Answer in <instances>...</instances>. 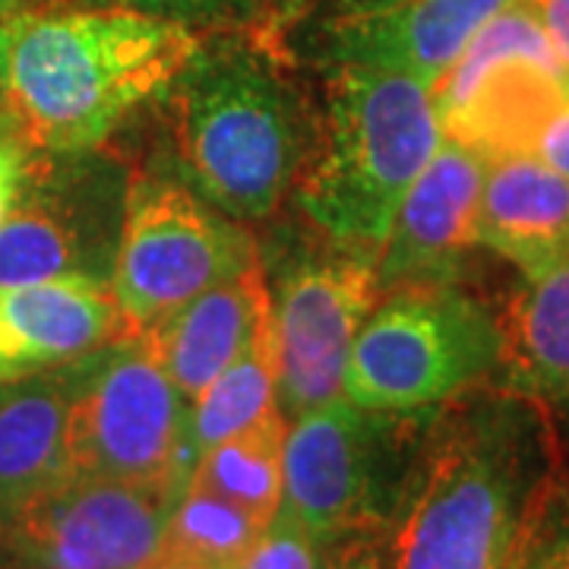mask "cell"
<instances>
[{
    "label": "cell",
    "instance_id": "1",
    "mask_svg": "<svg viewBox=\"0 0 569 569\" xmlns=\"http://www.w3.org/2000/svg\"><path fill=\"white\" fill-rule=\"evenodd\" d=\"M563 478L550 408L500 383L468 389L427 415L380 538V567L512 569Z\"/></svg>",
    "mask_w": 569,
    "mask_h": 569
},
{
    "label": "cell",
    "instance_id": "2",
    "mask_svg": "<svg viewBox=\"0 0 569 569\" xmlns=\"http://www.w3.org/2000/svg\"><path fill=\"white\" fill-rule=\"evenodd\" d=\"M295 63L276 29L228 26L162 89L183 174L234 222L276 216L310 162L320 111Z\"/></svg>",
    "mask_w": 569,
    "mask_h": 569
},
{
    "label": "cell",
    "instance_id": "3",
    "mask_svg": "<svg viewBox=\"0 0 569 569\" xmlns=\"http://www.w3.org/2000/svg\"><path fill=\"white\" fill-rule=\"evenodd\" d=\"M203 32L123 7H29L0 20L7 118L39 152L104 142L162 96Z\"/></svg>",
    "mask_w": 569,
    "mask_h": 569
},
{
    "label": "cell",
    "instance_id": "4",
    "mask_svg": "<svg viewBox=\"0 0 569 569\" xmlns=\"http://www.w3.org/2000/svg\"><path fill=\"white\" fill-rule=\"evenodd\" d=\"M326 73L317 142L295 200L326 241L380 257L392 219L447 140L425 82L373 67Z\"/></svg>",
    "mask_w": 569,
    "mask_h": 569
},
{
    "label": "cell",
    "instance_id": "5",
    "mask_svg": "<svg viewBox=\"0 0 569 569\" xmlns=\"http://www.w3.org/2000/svg\"><path fill=\"white\" fill-rule=\"evenodd\" d=\"M500 323L462 282L383 291L346 367L348 402L373 411H427L497 383Z\"/></svg>",
    "mask_w": 569,
    "mask_h": 569
},
{
    "label": "cell",
    "instance_id": "6",
    "mask_svg": "<svg viewBox=\"0 0 569 569\" xmlns=\"http://www.w3.org/2000/svg\"><path fill=\"white\" fill-rule=\"evenodd\" d=\"M430 411H373L342 396L298 415L284 437L279 509L326 548L383 538Z\"/></svg>",
    "mask_w": 569,
    "mask_h": 569
},
{
    "label": "cell",
    "instance_id": "7",
    "mask_svg": "<svg viewBox=\"0 0 569 569\" xmlns=\"http://www.w3.org/2000/svg\"><path fill=\"white\" fill-rule=\"evenodd\" d=\"M187 406L140 336L77 361L70 402L73 475L183 490L197 462Z\"/></svg>",
    "mask_w": 569,
    "mask_h": 569
},
{
    "label": "cell",
    "instance_id": "8",
    "mask_svg": "<svg viewBox=\"0 0 569 569\" xmlns=\"http://www.w3.org/2000/svg\"><path fill=\"white\" fill-rule=\"evenodd\" d=\"M260 263L253 238L197 190L174 181L130 183L111 291L130 336H140L212 284Z\"/></svg>",
    "mask_w": 569,
    "mask_h": 569
},
{
    "label": "cell",
    "instance_id": "9",
    "mask_svg": "<svg viewBox=\"0 0 569 569\" xmlns=\"http://www.w3.org/2000/svg\"><path fill=\"white\" fill-rule=\"evenodd\" d=\"M567 89L569 67L538 13L526 0H516L478 29L430 92L443 133L478 149L485 159H497L531 156Z\"/></svg>",
    "mask_w": 569,
    "mask_h": 569
},
{
    "label": "cell",
    "instance_id": "10",
    "mask_svg": "<svg viewBox=\"0 0 569 569\" xmlns=\"http://www.w3.org/2000/svg\"><path fill=\"white\" fill-rule=\"evenodd\" d=\"M380 295L377 260L326 238L320 250L284 269L272 291L276 402L284 418L342 399L351 348Z\"/></svg>",
    "mask_w": 569,
    "mask_h": 569
},
{
    "label": "cell",
    "instance_id": "11",
    "mask_svg": "<svg viewBox=\"0 0 569 569\" xmlns=\"http://www.w3.org/2000/svg\"><path fill=\"white\" fill-rule=\"evenodd\" d=\"M183 490L70 475L0 526V569H142Z\"/></svg>",
    "mask_w": 569,
    "mask_h": 569
},
{
    "label": "cell",
    "instance_id": "12",
    "mask_svg": "<svg viewBox=\"0 0 569 569\" xmlns=\"http://www.w3.org/2000/svg\"><path fill=\"white\" fill-rule=\"evenodd\" d=\"M516 0H313L279 32H301L310 61L406 73L433 89L478 29Z\"/></svg>",
    "mask_w": 569,
    "mask_h": 569
},
{
    "label": "cell",
    "instance_id": "13",
    "mask_svg": "<svg viewBox=\"0 0 569 569\" xmlns=\"http://www.w3.org/2000/svg\"><path fill=\"white\" fill-rule=\"evenodd\" d=\"M488 159L466 142L447 140L408 187L377 257L380 291L425 282H459L475 244V212Z\"/></svg>",
    "mask_w": 569,
    "mask_h": 569
},
{
    "label": "cell",
    "instance_id": "14",
    "mask_svg": "<svg viewBox=\"0 0 569 569\" xmlns=\"http://www.w3.org/2000/svg\"><path fill=\"white\" fill-rule=\"evenodd\" d=\"M121 339L133 336L99 276L0 288V383L61 370Z\"/></svg>",
    "mask_w": 569,
    "mask_h": 569
},
{
    "label": "cell",
    "instance_id": "15",
    "mask_svg": "<svg viewBox=\"0 0 569 569\" xmlns=\"http://www.w3.org/2000/svg\"><path fill=\"white\" fill-rule=\"evenodd\" d=\"M269 317L272 291L263 263H257L171 310L140 332V339L183 399L193 402L224 367L241 358Z\"/></svg>",
    "mask_w": 569,
    "mask_h": 569
},
{
    "label": "cell",
    "instance_id": "16",
    "mask_svg": "<svg viewBox=\"0 0 569 569\" xmlns=\"http://www.w3.org/2000/svg\"><path fill=\"white\" fill-rule=\"evenodd\" d=\"M475 244L522 276L569 260V181L538 156L488 159L475 212Z\"/></svg>",
    "mask_w": 569,
    "mask_h": 569
},
{
    "label": "cell",
    "instance_id": "17",
    "mask_svg": "<svg viewBox=\"0 0 569 569\" xmlns=\"http://www.w3.org/2000/svg\"><path fill=\"white\" fill-rule=\"evenodd\" d=\"M77 361L0 383V526L73 475L70 402Z\"/></svg>",
    "mask_w": 569,
    "mask_h": 569
},
{
    "label": "cell",
    "instance_id": "18",
    "mask_svg": "<svg viewBox=\"0 0 569 569\" xmlns=\"http://www.w3.org/2000/svg\"><path fill=\"white\" fill-rule=\"evenodd\" d=\"M500 323L497 383L569 415V260L522 276Z\"/></svg>",
    "mask_w": 569,
    "mask_h": 569
},
{
    "label": "cell",
    "instance_id": "19",
    "mask_svg": "<svg viewBox=\"0 0 569 569\" xmlns=\"http://www.w3.org/2000/svg\"><path fill=\"white\" fill-rule=\"evenodd\" d=\"M284 437L288 418L272 408L260 421L206 449L193 462L190 485L212 490L269 522L282 507Z\"/></svg>",
    "mask_w": 569,
    "mask_h": 569
},
{
    "label": "cell",
    "instance_id": "20",
    "mask_svg": "<svg viewBox=\"0 0 569 569\" xmlns=\"http://www.w3.org/2000/svg\"><path fill=\"white\" fill-rule=\"evenodd\" d=\"M279 392V355L272 336V317L253 336V342L224 367L222 373L190 402V449L200 459L206 449L234 437L272 408Z\"/></svg>",
    "mask_w": 569,
    "mask_h": 569
},
{
    "label": "cell",
    "instance_id": "21",
    "mask_svg": "<svg viewBox=\"0 0 569 569\" xmlns=\"http://www.w3.org/2000/svg\"><path fill=\"white\" fill-rule=\"evenodd\" d=\"M63 276H92L86 269L82 234L61 203L41 193L36 178L22 203L0 224V288Z\"/></svg>",
    "mask_w": 569,
    "mask_h": 569
},
{
    "label": "cell",
    "instance_id": "22",
    "mask_svg": "<svg viewBox=\"0 0 569 569\" xmlns=\"http://www.w3.org/2000/svg\"><path fill=\"white\" fill-rule=\"evenodd\" d=\"M269 522L187 481L164 526V550L190 557L209 569H228L253 548Z\"/></svg>",
    "mask_w": 569,
    "mask_h": 569
},
{
    "label": "cell",
    "instance_id": "23",
    "mask_svg": "<svg viewBox=\"0 0 569 569\" xmlns=\"http://www.w3.org/2000/svg\"><path fill=\"white\" fill-rule=\"evenodd\" d=\"M320 548L323 545L313 541L310 531L279 509L263 535L253 541V548L228 569H326Z\"/></svg>",
    "mask_w": 569,
    "mask_h": 569
},
{
    "label": "cell",
    "instance_id": "24",
    "mask_svg": "<svg viewBox=\"0 0 569 569\" xmlns=\"http://www.w3.org/2000/svg\"><path fill=\"white\" fill-rule=\"evenodd\" d=\"M512 569H569V475L541 503Z\"/></svg>",
    "mask_w": 569,
    "mask_h": 569
},
{
    "label": "cell",
    "instance_id": "25",
    "mask_svg": "<svg viewBox=\"0 0 569 569\" xmlns=\"http://www.w3.org/2000/svg\"><path fill=\"white\" fill-rule=\"evenodd\" d=\"M102 7H123L146 17L174 20L193 29H228V26H250L260 22V3L257 0H99Z\"/></svg>",
    "mask_w": 569,
    "mask_h": 569
},
{
    "label": "cell",
    "instance_id": "26",
    "mask_svg": "<svg viewBox=\"0 0 569 569\" xmlns=\"http://www.w3.org/2000/svg\"><path fill=\"white\" fill-rule=\"evenodd\" d=\"M36 152L39 149L22 140L13 123H0V224L39 178Z\"/></svg>",
    "mask_w": 569,
    "mask_h": 569
},
{
    "label": "cell",
    "instance_id": "27",
    "mask_svg": "<svg viewBox=\"0 0 569 569\" xmlns=\"http://www.w3.org/2000/svg\"><path fill=\"white\" fill-rule=\"evenodd\" d=\"M531 156H538L541 162L550 164L553 171H560L569 181V89L563 92L560 104L553 108L548 123L541 127Z\"/></svg>",
    "mask_w": 569,
    "mask_h": 569
},
{
    "label": "cell",
    "instance_id": "28",
    "mask_svg": "<svg viewBox=\"0 0 569 569\" xmlns=\"http://www.w3.org/2000/svg\"><path fill=\"white\" fill-rule=\"evenodd\" d=\"M326 569H383L380 567V538H351L329 545Z\"/></svg>",
    "mask_w": 569,
    "mask_h": 569
},
{
    "label": "cell",
    "instance_id": "29",
    "mask_svg": "<svg viewBox=\"0 0 569 569\" xmlns=\"http://www.w3.org/2000/svg\"><path fill=\"white\" fill-rule=\"evenodd\" d=\"M526 3L538 13L545 32L557 48V54L569 67V0H526Z\"/></svg>",
    "mask_w": 569,
    "mask_h": 569
},
{
    "label": "cell",
    "instance_id": "30",
    "mask_svg": "<svg viewBox=\"0 0 569 569\" xmlns=\"http://www.w3.org/2000/svg\"><path fill=\"white\" fill-rule=\"evenodd\" d=\"M260 3V26H269V29H282L284 22H291L307 3L313 0H257Z\"/></svg>",
    "mask_w": 569,
    "mask_h": 569
},
{
    "label": "cell",
    "instance_id": "31",
    "mask_svg": "<svg viewBox=\"0 0 569 569\" xmlns=\"http://www.w3.org/2000/svg\"><path fill=\"white\" fill-rule=\"evenodd\" d=\"M142 569H209L203 563H197V560H190V557H181V553H171V550H162L149 567Z\"/></svg>",
    "mask_w": 569,
    "mask_h": 569
},
{
    "label": "cell",
    "instance_id": "32",
    "mask_svg": "<svg viewBox=\"0 0 569 569\" xmlns=\"http://www.w3.org/2000/svg\"><path fill=\"white\" fill-rule=\"evenodd\" d=\"M26 7H29V0H0V20L17 13V10H26Z\"/></svg>",
    "mask_w": 569,
    "mask_h": 569
},
{
    "label": "cell",
    "instance_id": "33",
    "mask_svg": "<svg viewBox=\"0 0 569 569\" xmlns=\"http://www.w3.org/2000/svg\"><path fill=\"white\" fill-rule=\"evenodd\" d=\"M0 123H10V118H7V102H3V63H0Z\"/></svg>",
    "mask_w": 569,
    "mask_h": 569
}]
</instances>
